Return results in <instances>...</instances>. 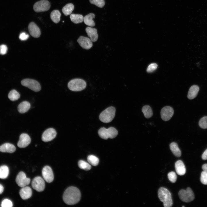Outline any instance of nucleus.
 Wrapping results in <instances>:
<instances>
[{
    "label": "nucleus",
    "mask_w": 207,
    "mask_h": 207,
    "mask_svg": "<svg viewBox=\"0 0 207 207\" xmlns=\"http://www.w3.org/2000/svg\"><path fill=\"white\" fill-rule=\"evenodd\" d=\"M63 198L64 202L68 205L75 204L78 203L80 199V192L77 187H70L65 191Z\"/></svg>",
    "instance_id": "1"
},
{
    "label": "nucleus",
    "mask_w": 207,
    "mask_h": 207,
    "mask_svg": "<svg viewBox=\"0 0 207 207\" xmlns=\"http://www.w3.org/2000/svg\"><path fill=\"white\" fill-rule=\"evenodd\" d=\"M158 197L162 202L164 207H171L173 204L171 194L170 191L164 187L160 188L158 191Z\"/></svg>",
    "instance_id": "2"
},
{
    "label": "nucleus",
    "mask_w": 207,
    "mask_h": 207,
    "mask_svg": "<svg viewBox=\"0 0 207 207\" xmlns=\"http://www.w3.org/2000/svg\"><path fill=\"white\" fill-rule=\"evenodd\" d=\"M115 112L116 109L114 107H109L101 113L99 116V119L103 122H110L114 117Z\"/></svg>",
    "instance_id": "3"
},
{
    "label": "nucleus",
    "mask_w": 207,
    "mask_h": 207,
    "mask_svg": "<svg viewBox=\"0 0 207 207\" xmlns=\"http://www.w3.org/2000/svg\"><path fill=\"white\" fill-rule=\"evenodd\" d=\"M98 134L101 138L106 140L108 138L113 139L115 137L118 135V131L113 127H110L107 129L102 127L99 130Z\"/></svg>",
    "instance_id": "4"
},
{
    "label": "nucleus",
    "mask_w": 207,
    "mask_h": 207,
    "mask_svg": "<svg viewBox=\"0 0 207 207\" xmlns=\"http://www.w3.org/2000/svg\"><path fill=\"white\" fill-rule=\"evenodd\" d=\"M85 81L80 78H75L70 80L68 84V87L71 90L74 91H81L86 87Z\"/></svg>",
    "instance_id": "5"
},
{
    "label": "nucleus",
    "mask_w": 207,
    "mask_h": 207,
    "mask_svg": "<svg viewBox=\"0 0 207 207\" xmlns=\"http://www.w3.org/2000/svg\"><path fill=\"white\" fill-rule=\"evenodd\" d=\"M180 199L182 201L189 202L193 201L195 198L194 193L192 189L189 187L186 190L181 189L178 193Z\"/></svg>",
    "instance_id": "6"
},
{
    "label": "nucleus",
    "mask_w": 207,
    "mask_h": 207,
    "mask_svg": "<svg viewBox=\"0 0 207 207\" xmlns=\"http://www.w3.org/2000/svg\"><path fill=\"white\" fill-rule=\"evenodd\" d=\"M21 84L35 92H38L41 89L40 83L34 80L26 78L22 80Z\"/></svg>",
    "instance_id": "7"
},
{
    "label": "nucleus",
    "mask_w": 207,
    "mask_h": 207,
    "mask_svg": "<svg viewBox=\"0 0 207 207\" xmlns=\"http://www.w3.org/2000/svg\"><path fill=\"white\" fill-rule=\"evenodd\" d=\"M50 7L49 2L46 0H42L34 3L33 5L34 11L37 12H45L48 10Z\"/></svg>",
    "instance_id": "8"
},
{
    "label": "nucleus",
    "mask_w": 207,
    "mask_h": 207,
    "mask_svg": "<svg viewBox=\"0 0 207 207\" xmlns=\"http://www.w3.org/2000/svg\"><path fill=\"white\" fill-rule=\"evenodd\" d=\"M31 185L33 188L38 192L43 191L45 188V181L40 177H37L34 178L32 181Z\"/></svg>",
    "instance_id": "9"
},
{
    "label": "nucleus",
    "mask_w": 207,
    "mask_h": 207,
    "mask_svg": "<svg viewBox=\"0 0 207 207\" xmlns=\"http://www.w3.org/2000/svg\"><path fill=\"white\" fill-rule=\"evenodd\" d=\"M174 113V111L172 107L168 106L164 107L161 110V118L164 121H167L171 118Z\"/></svg>",
    "instance_id": "10"
},
{
    "label": "nucleus",
    "mask_w": 207,
    "mask_h": 207,
    "mask_svg": "<svg viewBox=\"0 0 207 207\" xmlns=\"http://www.w3.org/2000/svg\"><path fill=\"white\" fill-rule=\"evenodd\" d=\"M16 181L18 185L22 187L28 185L30 182V179L26 177L24 172L21 171L17 175Z\"/></svg>",
    "instance_id": "11"
},
{
    "label": "nucleus",
    "mask_w": 207,
    "mask_h": 207,
    "mask_svg": "<svg viewBox=\"0 0 207 207\" xmlns=\"http://www.w3.org/2000/svg\"><path fill=\"white\" fill-rule=\"evenodd\" d=\"M57 134L55 130L52 128H49L45 130L42 136V139L44 142H47L53 139Z\"/></svg>",
    "instance_id": "12"
},
{
    "label": "nucleus",
    "mask_w": 207,
    "mask_h": 207,
    "mask_svg": "<svg viewBox=\"0 0 207 207\" xmlns=\"http://www.w3.org/2000/svg\"><path fill=\"white\" fill-rule=\"evenodd\" d=\"M42 175L45 180L48 183L51 182L54 179V175L51 168L49 166H45L43 169Z\"/></svg>",
    "instance_id": "13"
},
{
    "label": "nucleus",
    "mask_w": 207,
    "mask_h": 207,
    "mask_svg": "<svg viewBox=\"0 0 207 207\" xmlns=\"http://www.w3.org/2000/svg\"><path fill=\"white\" fill-rule=\"evenodd\" d=\"M77 41L80 45L85 49H89L93 46L92 41L87 37L80 36Z\"/></svg>",
    "instance_id": "14"
},
{
    "label": "nucleus",
    "mask_w": 207,
    "mask_h": 207,
    "mask_svg": "<svg viewBox=\"0 0 207 207\" xmlns=\"http://www.w3.org/2000/svg\"><path fill=\"white\" fill-rule=\"evenodd\" d=\"M31 139L29 136L26 133H22L20 136L17 145L20 148H24L30 143Z\"/></svg>",
    "instance_id": "15"
},
{
    "label": "nucleus",
    "mask_w": 207,
    "mask_h": 207,
    "mask_svg": "<svg viewBox=\"0 0 207 207\" xmlns=\"http://www.w3.org/2000/svg\"><path fill=\"white\" fill-rule=\"evenodd\" d=\"M28 31L30 34L34 38H38L41 35L40 30L34 22L30 23L28 26Z\"/></svg>",
    "instance_id": "16"
},
{
    "label": "nucleus",
    "mask_w": 207,
    "mask_h": 207,
    "mask_svg": "<svg viewBox=\"0 0 207 207\" xmlns=\"http://www.w3.org/2000/svg\"><path fill=\"white\" fill-rule=\"evenodd\" d=\"M19 194L22 199H27L31 196L32 190L30 187L25 186L22 187L20 191Z\"/></svg>",
    "instance_id": "17"
},
{
    "label": "nucleus",
    "mask_w": 207,
    "mask_h": 207,
    "mask_svg": "<svg viewBox=\"0 0 207 207\" xmlns=\"http://www.w3.org/2000/svg\"><path fill=\"white\" fill-rule=\"evenodd\" d=\"M176 172L180 175H184L186 172V169L183 162L180 160H177L175 164Z\"/></svg>",
    "instance_id": "18"
},
{
    "label": "nucleus",
    "mask_w": 207,
    "mask_h": 207,
    "mask_svg": "<svg viewBox=\"0 0 207 207\" xmlns=\"http://www.w3.org/2000/svg\"><path fill=\"white\" fill-rule=\"evenodd\" d=\"M85 31L88 37L90 38V39L92 41L95 42L97 40L98 38V34L96 29L88 27L86 28Z\"/></svg>",
    "instance_id": "19"
},
{
    "label": "nucleus",
    "mask_w": 207,
    "mask_h": 207,
    "mask_svg": "<svg viewBox=\"0 0 207 207\" xmlns=\"http://www.w3.org/2000/svg\"><path fill=\"white\" fill-rule=\"evenodd\" d=\"M16 150L15 146L9 143H5L0 146V151L2 152L11 153L14 152Z\"/></svg>",
    "instance_id": "20"
},
{
    "label": "nucleus",
    "mask_w": 207,
    "mask_h": 207,
    "mask_svg": "<svg viewBox=\"0 0 207 207\" xmlns=\"http://www.w3.org/2000/svg\"><path fill=\"white\" fill-rule=\"evenodd\" d=\"M199 90V87L194 85L191 86L189 89L187 94V97L190 99H192L196 97Z\"/></svg>",
    "instance_id": "21"
},
{
    "label": "nucleus",
    "mask_w": 207,
    "mask_h": 207,
    "mask_svg": "<svg viewBox=\"0 0 207 207\" xmlns=\"http://www.w3.org/2000/svg\"><path fill=\"white\" fill-rule=\"evenodd\" d=\"M30 107V103L27 101H25L22 102L19 105L18 110L19 113L23 114L27 112Z\"/></svg>",
    "instance_id": "22"
},
{
    "label": "nucleus",
    "mask_w": 207,
    "mask_h": 207,
    "mask_svg": "<svg viewBox=\"0 0 207 207\" xmlns=\"http://www.w3.org/2000/svg\"><path fill=\"white\" fill-rule=\"evenodd\" d=\"M95 17V14L91 13L87 15L84 18L83 21L86 25L90 26H94L95 24L93 19Z\"/></svg>",
    "instance_id": "23"
},
{
    "label": "nucleus",
    "mask_w": 207,
    "mask_h": 207,
    "mask_svg": "<svg viewBox=\"0 0 207 207\" xmlns=\"http://www.w3.org/2000/svg\"><path fill=\"white\" fill-rule=\"evenodd\" d=\"M170 147L171 151L175 156L178 157L181 156V151L176 143H171L170 145Z\"/></svg>",
    "instance_id": "24"
},
{
    "label": "nucleus",
    "mask_w": 207,
    "mask_h": 207,
    "mask_svg": "<svg viewBox=\"0 0 207 207\" xmlns=\"http://www.w3.org/2000/svg\"><path fill=\"white\" fill-rule=\"evenodd\" d=\"M61 14L57 10L52 11L50 14V18L52 21L55 23H58L60 20Z\"/></svg>",
    "instance_id": "25"
},
{
    "label": "nucleus",
    "mask_w": 207,
    "mask_h": 207,
    "mask_svg": "<svg viewBox=\"0 0 207 207\" xmlns=\"http://www.w3.org/2000/svg\"><path fill=\"white\" fill-rule=\"evenodd\" d=\"M74 8V5L72 3H70L64 6L62 11L64 14L66 16L71 14Z\"/></svg>",
    "instance_id": "26"
},
{
    "label": "nucleus",
    "mask_w": 207,
    "mask_h": 207,
    "mask_svg": "<svg viewBox=\"0 0 207 207\" xmlns=\"http://www.w3.org/2000/svg\"><path fill=\"white\" fill-rule=\"evenodd\" d=\"M142 111L146 118H150L152 116V111L149 105H146L143 106L142 108Z\"/></svg>",
    "instance_id": "27"
},
{
    "label": "nucleus",
    "mask_w": 207,
    "mask_h": 207,
    "mask_svg": "<svg viewBox=\"0 0 207 207\" xmlns=\"http://www.w3.org/2000/svg\"><path fill=\"white\" fill-rule=\"evenodd\" d=\"M71 20L75 24L82 22L83 21L84 17L81 14H72L70 16Z\"/></svg>",
    "instance_id": "28"
},
{
    "label": "nucleus",
    "mask_w": 207,
    "mask_h": 207,
    "mask_svg": "<svg viewBox=\"0 0 207 207\" xmlns=\"http://www.w3.org/2000/svg\"><path fill=\"white\" fill-rule=\"evenodd\" d=\"M9 174V169L6 165L1 166L0 167V178L5 179L7 178Z\"/></svg>",
    "instance_id": "29"
},
{
    "label": "nucleus",
    "mask_w": 207,
    "mask_h": 207,
    "mask_svg": "<svg viewBox=\"0 0 207 207\" xmlns=\"http://www.w3.org/2000/svg\"><path fill=\"white\" fill-rule=\"evenodd\" d=\"M9 99L12 101H15L19 99L20 95L19 93L16 90L14 89L11 91L8 94Z\"/></svg>",
    "instance_id": "30"
},
{
    "label": "nucleus",
    "mask_w": 207,
    "mask_h": 207,
    "mask_svg": "<svg viewBox=\"0 0 207 207\" xmlns=\"http://www.w3.org/2000/svg\"><path fill=\"white\" fill-rule=\"evenodd\" d=\"M87 160L90 164L93 166H97L99 162L98 158L93 155H89L88 156Z\"/></svg>",
    "instance_id": "31"
},
{
    "label": "nucleus",
    "mask_w": 207,
    "mask_h": 207,
    "mask_svg": "<svg viewBox=\"0 0 207 207\" xmlns=\"http://www.w3.org/2000/svg\"><path fill=\"white\" fill-rule=\"evenodd\" d=\"M79 167L85 170H90L91 168V165L88 163L83 160H80L78 163Z\"/></svg>",
    "instance_id": "32"
},
{
    "label": "nucleus",
    "mask_w": 207,
    "mask_h": 207,
    "mask_svg": "<svg viewBox=\"0 0 207 207\" xmlns=\"http://www.w3.org/2000/svg\"><path fill=\"white\" fill-rule=\"evenodd\" d=\"M89 1L91 3L94 4L100 8L103 7L105 4L104 0H89Z\"/></svg>",
    "instance_id": "33"
},
{
    "label": "nucleus",
    "mask_w": 207,
    "mask_h": 207,
    "mask_svg": "<svg viewBox=\"0 0 207 207\" xmlns=\"http://www.w3.org/2000/svg\"><path fill=\"white\" fill-rule=\"evenodd\" d=\"M200 126L202 128H207V116H205L202 118L199 122Z\"/></svg>",
    "instance_id": "34"
},
{
    "label": "nucleus",
    "mask_w": 207,
    "mask_h": 207,
    "mask_svg": "<svg viewBox=\"0 0 207 207\" xmlns=\"http://www.w3.org/2000/svg\"><path fill=\"white\" fill-rule=\"evenodd\" d=\"M168 177L169 180L172 183H175L177 180V176L175 173L173 171L169 172L168 174Z\"/></svg>",
    "instance_id": "35"
},
{
    "label": "nucleus",
    "mask_w": 207,
    "mask_h": 207,
    "mask_svg": "<svg viewBox=\"0 0 207 207\" xmlns=\"http://www.w3.org/2000/svg\"><path fill=\"white\" fill-rule=\"evenodd\" d=\"M12 206L13 204L12 202L7 199L3 200L1 203L2 207H12Z\"/></svg>",
    "instance_id": "36"
},
{
    "label": "nucleus",
    "mask_w": 207,
    "mask_h": 207,
    "mask_svg": "<svg viewBox=\"0 0 207 207\" xmlns=\"http://www.w3.org/2000/svg\"><path fill=\"white\" fill-rule=\"evenodd\" d=\"M200 181L203 184L207 185V172L203 171L201 172Z\"/></svg>",
    "instance_id": "37"
},
{
    "label": "nucleus",
    "mask_w": 207,
    "mask_h": 207,
    "mask_svg": "<svg viewBox=\"0 0 207 207\" xmlns=\"http://www.w3.org/2000/svg\"><path fill=\"white\" fill-rule=\"evenodd\" d=\"M157 67L158 65L156 64L152 63L148 66L147 69V71L149 73L152 72L156 70Z\"/></svg>",
    "instance_id": "38"
},
{
    "label": "nucleus",
    "mask_w": 207,
    "mask_h": 207,
    "mask_svg": "<svg viewBox=\"0 0 207 207\" xmlns=\"http://www.w3.org/2000/svg\"><path fill=\"white\" fill-rule=\"evenodd\" d=\"M7 50V48L5 45H2L0 46V54L4 55L6 54Z\"/></svg>",
    "instance_id": "39"
},
{
    "label": "nucleus",
    "mask_w": 207,
    "mask_h": 207,
    "mask_svg": "<svg viewBox=\"0 0 207 207\" xmlns=\"http://www.w3.org/2000/svg\"><path fill=\"white\" fill-rule=\"evenodd\" d=\"M28 37L29 35L24 32L21 33L19 36V38L22 41L26 40Z\"/></svg>",
    "instance_id": "40"
},
{
    "label": "nucleus",
    "mask_w": 207,
    "mask_h": 207,
    "mask_svg": "<svg viewBox=\"0 0 207 207\" xmlns=\"http://www.w3.org/2000/svg\"><path fill=\"white\" fill-rule=\"evenodd\" d=\"M202 158L204 160H207V149L204 151L202 154Z\"/></svg>",
    "instance_id": "41"
},
{
    "label": "nucleus",
    "mask_w": 207,
    "mask_h": 207,
    "mask_svg": "<svg viewBox=\"0 0 207 207\" xmlns=\"http://www.w3.org/2000/svg\"><path fill=\"white\" fill-rule=\"evenodd\" d=\"M202 169L203 171L207 172V164H204L202 166Z\"/></svg>",
    "instance_id": "42"
},
{
    "label": "nucleus",
    "mask_w": 207,
    "mask_h": 207,
    "mask_svg": "<svg viewBox=\"0 0 207 207\" xmlns=\"http://www.w3.org/2000/svg\"><path fill=\"white\" fill-rule=\"evenodd\" d=\"M4 190V187L3 185L0 184V194H1Z\"/></svg>",
    "instance_id": "43"
}]
</instances>
